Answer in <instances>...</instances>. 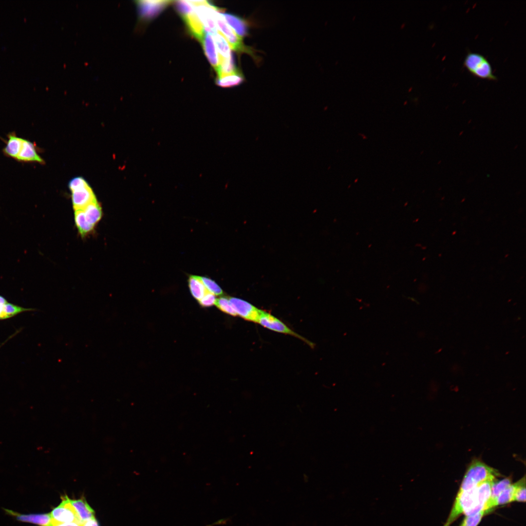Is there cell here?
I'll use <instances>...</instances> for the list:
<instances>
[{
  "mask_svg": "<svg viewBox=\"0 0 526 526\" xmlns=\"http://www.w3.org/2000/svg\"><path fill=\"white\" fill-rule=\"evenodd\" d=\"M499 473L480 460H474L469 466L461 483L459 491L474 488L481 483L496 480Z\"/></svg>",
  "mask_w": 526,
  "mask_h": 526,
  "instance_id": "obj_1",
  "label": "cell"
},
{
  "mask_svg": "<svg viewBox=\"0 0 526 526\" xmlns=\"http://www.w3.org/2000/svg\"><path fill=\"white\" fill-rule=\"evenodd\" d=\"M214 16L218 31L225 37L230 48L238 53H247L257 60L258 58L253 50L244 44L242 38L237 35L227 23L222 14L216 7L214 10Z\"/></svg>",
  "mask_w": 526,
  "mask_h": 526,
  "instance_id": "obj_2",
  "label": "cell"
},
{
  "mask_svg": "<svg viewBox=\"0 0 526 526\" xmlns=\"http://www.w3.org/2000/svg\"><path fill=\"white\" fill-rule=\"evenodd\" d=\"M175 6L191 34L201 42L205 32L194 7L188 0L176 1Z\"/></svg>",
  "mask_w": 526,
  "mask_h": 526,
  "instance_id": "obj_3",
  "label": "cell"
},
{
  "mask_svg": "<svg viewBox=\"0 0 526 526\" xmlns=\"http://www.w3.org/2000/svg\"><path fill=\"white\" fill-rule=\"evenodd\" d=\"M464 67L474 76L484 79L497 80L493 74L491 65L483 55L469 52L464 61Z\"/></svg>",
  "mask_w": 526,
  "mask_h": 526,
  "instance_id": "obj_4",
  "label": "cell"
},
{
  "mask_svg": "<svg viewBox=\"0 0 526 526\" xmlns=\"http://www.w3.org/2000/svg\"><path fill=\"white\" fill-rule=\"evenodd\" d=\"M258 323L273 331L294 336L305 342L310 347L314 346L313 343L293 331L281 320L267 312L261 310Z\"/></svg>",
  "mask_w": 526,
  "mask_h": 526,
  "instance_id": "obj_5",
  "label": "cell"
},
{
  "mask_svg": "<svg viewBox=\"0 0 526 526\" xmlns=\"http://www.w3.org/2000/svg\"><path fill=\"white\" fill-rule=\"evenodd\" d=\"M50 514L52 521L56 523H83L72 506L70 499L66 495L62 497L60 505L54 508Z\"/></svg>",
  "mask_w": 526,
  "mask_h": 526,
  "instance_id": "obj_6",
  "label": "cell"
},
{
  "mask_svg": "<svg viewBox=\"0 0 526 526\" xmlns=\"http://www.w3.org/2000/svg\"><path fill=\"white\" fill-rule=\"evenodd\" d=\"M70 190L75 210L84 209L90 204L97 201L93 189L86 181Z\"/></svg>",
  "mask_w": 526,
  "mask_h": 526,
  "instance_id": "obj_7",
  "label": "cell"
},
{
  "mask_svg": "<svg viewBox=\"0 0 526 526\" xmlns=\"http://www.w3.org/2000/svg\"><path fill=\"white\" fill-rule=\"evenodd\" d=\"M193 7L204 30L212 35L218 32L214 16V10L216 7L206 0H203L200 5Z\"/></svg>",
  "mask_w": 526,
  "mask_h": 526,
  "instance_id": "obj_8",
  "label": "cell"
},
{
  "mask_svg": "<svg viewBox=\"0 0 526 526\" xmlns=\"http://www.w3.org/2000/svg\"><path fill=\"white\" fill-rule=\"evenodd\" d=\"M169 0H138L136 3L140 19L149 20L158 15L170 2Z\"/></svg>",
  "mask_w": 526,
  "mask_h": 526,
  "instance_id": "obj_9",
  "label": "cell"
},
{
  "mask_svg": "<svg viewBox=\"0 0 526 526\" xmlns=\"http://www.w3.org/2000/svg\"><path fill=\"white\" fill-rule=\"evenodd\" d=\"M228 298L237 315L245 320L258 323L262 310L240 298L236 297H228Z\"/></svg>",
  "mask_w": 526,
  "mask_h": 526,
  "instance_id": "obj_10",
  "label": "cell"
},
{
  "mask_svg": "<svg viewBox=\"0 0 526 526\" xmlns=\"http://www.w3.org/2000/svg\"><path fill=\"white\" fill-rule=\"evenodd\" d=\"M9 515L14 517L19 522L32 524L38 526H51L52 519L50 513L21 514L13 510L4 509Z\"/></svg>",
  "mask_w": 526,
  "mask_h": 526,
  "instance_id": "obj_11",
  "label": "cell"
},
{
  "mask_svg": "<svg viewBox=\"0 0 526 526\" xmlns=\"http://www.w3.org/2000/svg\"><path fill=\"white\" fill-rule=\"evenodd\" d=\"M16 160L23 162L44 163V160L38 154L34 144L24 139H23L21 148Z\"/></svg>",
  "mask_w": 526,
  "mask_h": 526,
  "instance_id": "obj_12",
  "label": "cell"
},
{
  "mask_svg": "<svg viewBox=\"0 0 526 526\" xmlns=\"http://www.w3.org/2000/svg\"><path fill=\"white\" fill-rule=\"evenodd\" d=\"M31 308H25L9 302L4 297L0 295V320L8 319L27 311H36Z\"/></svg>",
  "mask_w": 526,
  "mask_h": 526,
  "instance_id": "obj_13",
  "label": "cell"
},
{
  "mask_svg": "<svg viewBox=\"0 0 526 526\" xmlns=\"http://www.w3.org/2000/svg\"><path fill=\"white\" fill-rule=\"evenodd\" d=\"M201 42L209 62L216 70L219 65V56L212 35L210 33H205Z\"/></svg>",
  "mask_w": 526,
  "mask_h": 526,
  "instance_id": "obj_14",
  "label": "cell"
},
{
  "mask_svg": "<svg viewBox=\"0 0 526 526\" xmlns=\"http://www.w3.org/2000/svg\"><path fill=\"white\" fill-rule=\"evenodd\" d=\"M225 20L234 32L240 37L247 35L248 27L244 19L228 13L222 14Z\"/></svg>",
  "mask_w": 526,
  "mask_h": 526,
  "instance_id": "obj_15",
  "label": "cell"
},
{
  "mask_svg": "<svg viewBox=\"0 0 526 526\" xmlns=\"http://www.w3.org/2000/svg\"><path fill=\"white\" fill-rule=\"evenodd\" d=\"M23 138L17 136L15 133L8 134L6 145L3 149L4 154L16 160L20 152Z\"/></svg>",
  "mask_w": 526,
  "mask_h": 526,
  "instance_id": "obj_16",
  "label": "cell"
},
{
  "mask_svg": "<svg viewBox=\"0 0 526 526\" xmlns=\"http://www.w3.org/2000/svg\"><path fill=\"white\" fill-rule=\"evenodd\" d=\"M78 516L82 521L94 517V512L85 499L70 500Z\"/></svg>",
  "mask_w": 526,
  "mask_h": 526,
  "instance_id": "obj_17",
  "label": "cell"
},
{
  "mask_svg": "<svg viewBox=\"0 0 526 526\" xmlns=\"http://www.w3.org/2000/svg\"><path fill=\"white\" fill-rule=\"evenodd\" d=\"M75 221L78 232L82 237L86 236L94 230V226L88 222L83 209L75 210Z\"/></svg>",
  "mask_w": 526,
  "mask_h": 526,
  "instance_id": "obj_18",
  "label": "cell"
},
{
  "mask_svg": "<svg viewBox=\"0 0 526 526\" xmlns=\"http://www.w3.org/2000/svg\"><path fill=\"white\" fill-rule=\"evenodd\" d=\"M188 284L191 295L198 301L207 292L200 276H190L188 279Z\"/></svg>",
  "mask_w": 526,
  "mask_h": 526,
  "instance_id": "obj_19",
  "label": "cell"
},
{
  "mask_svg": "<svg viewBox=\"0 0 526 526\" xmlns=\"http://www.w3.org/2000/svg\"><path fill=\"white\" fill-rule=\"evenodd\" d=\"M83 210L88 222L95 226L102 215L101 207L97 201L90 204Z\"/></svg>",
  "mask_w": 526,
  "mask_h": 526,
  "instance_id": "obj_20",
  "label": "cell"
},
{
  "mask_svg": "<svg viewBox=\"0 0 526 526\" xmlns=\"http://www.w3.org/2000/svg\"><path fill=\"white\" fill-rule=\"evenodd\" d=\"M212 35L214 37V40L215 42V44L219 58L226 59L231 57L232 56L230 47L223 35L219 31Z\"/></svg>",
  "mask_w": 526,
  "mask_h": 526,
  "instance_id": "obj_21",
  "label": "cell"
},
{
  "mask_svg": "<svg viewBox=\"0 0 526 526\" xmlns=\"http://www.w3.org/2000/svg\"><path fill=\"white\" fill-rule=\"evenodd\" d=\"M216 71L218 77L239 73L234 65L232 56L226 59L219 58V65Z\"/></svg>",
  "mask_w": 526,
  "mask_h": 526,
  "instance_id": "obj_22",
  "label": "cell"
},
{
  "mask_svg": "<svg viewBox=\"0 0 526 526\" xmlns=\"http://www.w3.org/2000/svg\"><path fill=\"white\" fill-rule=\"evenodd\" d=\"M244 80V78L239 73H235L221 77H218L216 83L223 87H230L237 86Z\"/></svg>",
  "mask_w": 526,
  "mask_h": 526,
  "instance_id": "obj_23",
  "label": "cell"
},
{
  "mask_svg": "<svg viewBox=\"0 0 526 526\" xmlns=\"http://www.w3.org/2000/svg\"><path fill=\"white\" fill-rule=\"evenodd\" d=\"M516 486L517 484L516 482L514 484H511L508 488L503 490L495 500V507L513 501Z\"/></svg>",
  "mask_w": 526,
  "mask_h": 526,
  "instance_id": "obj_24",
  "label": "cell"
},
{
  "mask_svg": "<svg viewBox=\"0 0 526 526\" xmlns=\"http://www.w3.org/2000/svg\"><path fill=\"white\" fill-rule=\"evenodd\" d=\"M215 304L217 308L222 312L232 316L235 317L237 316L233 306L229 301L228 298L226 297H221L218 299H216Z\"/></svg>",
  "mask_w": 526,
  "mask_h": 526,
  "instance_id": "obj_25",
  "label": "cell"
},
{
  "mask_svg": "<svg viewBox=\"0 0 526 526\" xmlns=\"http://www.w3.org/2000/svg\"><path fill=\"white\" fill-rule=\"evenodd\" d=\"M200 278L207 292L216 296L223 294V290L214 281L206 277Z\"/></svg>",
  "mask_w": 526,
  "mask_h": 526,
  "instance_id": "obj_26",
  "label": "cell"
},
{
  "mask_svg": "<svg viewBox=\"0 0 526 526\" xmlns=\"http://www.w3.org/2000/svg\"><path fill=\"white\" fill-rule=\"evenodd\" d=\"M513 501L525 502L526 501V479L525 476L516 482Z\"/></svg>",
  "mask_w": 526,
  "mask_h": 526,
  "instance_id": "obj_27",
  "label": "cell"
},
{
  "mask_svg": "<svg viewBox=\"0 0 526 526\" xmlns=\"http://www.w3.org/2000/svg\"><path fill=\"white\" fill-rule=\"evenodd\" d=\"M487 513L484 510L470 516H466L461 526H477L480 523L485 514Z\"/></svg>",
  "mask_w": 526,
  "mask_h": 526,
  "instance_id": "obj_28",
  "label": "cell"
},
{
  "mask_svg": "<svg viewBox=\"0 0 526 526\" xmlns=\"http://www.w3.org/2000/svg\"><path fill=\"white\" fill-rule=\"evenodd\" d=\"M216 301V299L215 295L207 292L204 296L199 301V303L203 307H208L214 305Z\"/></svg>",
  "mask_w": 526,
  "mask_h": 526,
  "instance_id": "obj_29",
  "label": "cell"
},
{
  "mask_svg": "<svg viewBox=\"0 0 526 526\" xmlns=\"http://www.w3.org/2000/svg\"><path fill=\"white\" fill-rule=\"evenodd\" d=\"M82 524L77 522L59 523L52 521L51 526H82Z\"/></svg>",
  "mask_w": 526,
  "mask_h": 526,
  "instance_id": "obj_30",
  "label": "cell"
},
{
  "mask_svg": "<svg viewBox=\"0 0 526 526\" xmlns=\"http://www.w3.org/2000/svg\"><path fill=\"white\" fill-rule=\"evenodd\" d=\"M82 526H99L98 522L94 517L83 522Z\"/></svg>",
  "mask_w": 526,
  "mask_h": 526,
  "instance_id": "obj_31",
  "label": "cell"
},
{
  "mask_svg": "<svg viewBox=\"0 0 526 526\" xmlns=\"http://www.w3.org/2000/svg\"><path fill=\"white\" fill-rule=\"evenodd\" d=\"M19 331H20V330H18V331H16V332H15V333H14V334H13V335H11V336H10V337H9V338H7V339L6 340H5V341H4L3 342H2V343H1V344L0 345V347H1V346H2V345H4V344H5V343H6V342H7V341H8V340H9L10 339H11V338H13V337H14V336H15L16 335H17V334H18V333H19Z\"/></svg>",
  "mask_w": 526,
  "mask_h": 526,
  "instance_id": "obj_32",
  "label": "cell"
}]
</instances>
